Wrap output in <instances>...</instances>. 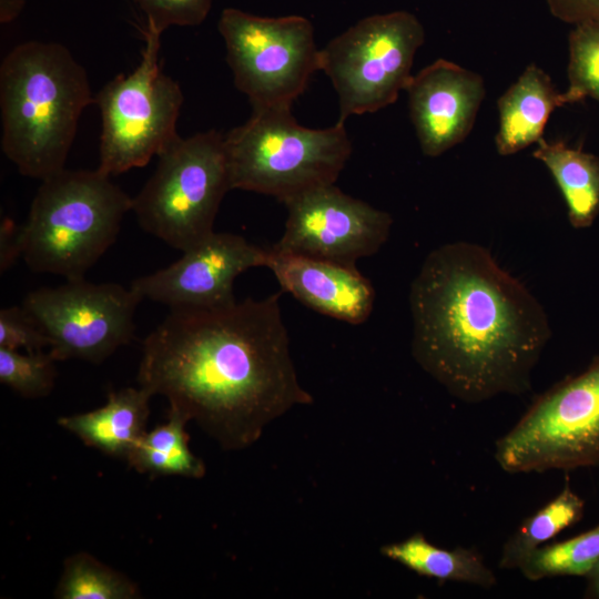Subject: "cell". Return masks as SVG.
I'll return each mask as SVG.
<instances>
[{
	"label": "cell",
	"instance_id": "6da1fadb",
	"mask_svg": "<svg viewBox=\"0 0 599 599\" xmlns=\"http://www.w3.org/2000/svg\"><path fill=\"white\" fill-rule=\"evenodd\" d=\"M136 378L225 450L252 446L270 423L314 400L296 374L280 293L171 309L144 338Z\"/></svg>",
	"mask_w": 599,
	"mask_h": 599
},
{
	"label": "cell",
	"instance_id": "7a4b0ae2",
	"mask_svg": "<svg viewBox=\"0 0 599 599\" xmlns=\"http://www.w3.org/2000/svg\"><path fill=\"white\" fill-rule=\"evenodd\" d=\"M412 353L457 399L520 395L550 338L537 298L481 245L433 250L409 292Z\"/></svg>",
	"mask_w": 599,
	"mask_h": 599
},
{
	"label": "cell",
	"instance_id": "3957f363",
	"mask_svg": "<svg viewBox=\"0 0 599 599\" xmlns=\"http://www.w3.org/2000/svg\"><path fill=\"white\" fill-rule=\"evenodd\" d=\"M94 103L85 69L57 42L26 41L0 65L1 149L20 174L63 169L83 110Z\"/></svg>",
	"mask_w": 599,
	"mask_h": 599
},
{
	"label": "cell",
	"instance_id": "277c9868",
	"mask_svg": "<svg viewBox=\"0 0 599 599\" xmlns=\"http://www.w3.org/2000/svg\"><path fill=\"white\" fill-rule=\"evenodd\" d=\"M132 200L98 169L44 179L20 226L21 257L35 273L84 278L118 237Z\"/></svg>",
	"mask_w": 599,
	"mask_h": 599
},
{
	"label": "cell",
	"instance_id": "5b68a950",
	"mask_svg": "<svg viewBox=\"0 0 599 599\" xmlns=\"http://www.w3.org/2000/svg\"><path fill=\"white\" fill-rule=\"evenodd\" d=\"M232 190L275 197L282 203L335 184L352 154L345 123L309 129L291 108L253 109L248 120L224 135Z\"/></svg>",
	"mask_w": 599,
	"mask_h": 599
},
{
	"label": "cell",
	"instance_id": "8992f818",
	"mask_svg": "<svg viewBox=\"0 0 599 599\" xmlns=\"http://www.w3.org/2000/svg\"><path fill=\"white\" fill-rule=\"evenodd\" d=\"M132 200L140 226L181 252L214 232L224 195L232 190L224 135L215 130L174 140Z\"/></svg>",
	"mask_w": 599,
	"mask_h": 599
},
{
	"label": "cell",
	"instance_id": "52a82bcc",
	"mask_svg": "<svg viewBox=\"0 0 599 599\" xmlns=\"http://www.w3.org/2000/svg\"><path fill=\"white\" fill-rule=\"evenodd\" d=\"M509 474L599 465V356L539 395L495 445Z\"/></svg>",
	"mask_w": 599,
	"mask_h": 599
},
{
	"label": "cell",
	"instance_id": "ba28073f",
	"mask_svg": "<svg viewBox=\"0 0 599 599\" xmlns=\"http://www.w3.org/2000/svg\"><path fill=\"white\" fill-rule=\"evenodd\" d=\"M141 61L118 74L94 97L102 120L98 170L111 176L146 165L180 135L176 122L184 97L159 64L161 34L141 30Z\"/></svg>",
	"mask_w": 599,
	"mask_h": 599
},
{
	"label": "cell",
	"instance_id": "9c48e42d",
	"mask_svg": "<svg viewBox=\"0 0 599 599\" xmlns=\"http://www.w3.org/2000/svg\"><path fill=\"white\" fill-rule=\"evenodd\" d=\"M425 30L408 11L376 13L357 21L319 50V70L338 95L339 118L373 113L405 91Z\"/></svg>",
	"mask_w": 599,
	"mask_h": 599
},
{
	"label": "cell",
	"instance_id": "30bf717a",
	"mask_svg": "<svg viewBox=\"0 0 599 599\" xmlns=\"http://www.w3.org/2000/svg\"><path fill=\"white\" fill-rule=\"evenodd\" d=\"M217 29L234 85L252 109L292 108L319 70L314 28L302 16L268 18L225 8Z\"/></svg>",
	"mask_w": 599,
	"mask_h": 599
},
{
	"label": "cell",
	"instance_id": "8fae6325",
	"mask_svg": "<svg viewBox=\"0 0 599 599\" xmlns=\"http://www.w3.org/2000/svg\"><path fill=\"white\" fill-rule=\"evenodd\" d=\"M141 301L131 287L80 278L31 291L21 305L47 335L57 362L101 363L133 338Z\"/></svg>",
	"mask_w": 599,
	"mask_h": 599
},
{
	"label": "cell",
	"instance_id": "7c38bea8",
	"mask_svg": "<svg viewBox=\"0 0 599 599\" xmlns=\"http://www.w3.org/2000/svg\"><path fill=\"white\" fill-rule=\"evenodd\" d=\"M281 238L271 246L296 254L356 265L388 240L389 213L345 194L335 184L309 190L285 203Z\"/></svg>",
	"mask_w": 599,
	"mask_h": 599
},
{
	"label": "cell",
	"instance_id": "4fadbf2b",
	"mask_svg": "<svg viewBox=\"0 0 599 599\" xmlns=\"http://www.w3.org/2000/svg\"><path fill=\"white\" fill-rule=\"evenodd\" d=\"M169 266L134 280L142 298L173 308L216 307L236 301L233 284L252 267L266 266L268 248L232 233L213 232Z\"/></svg>",
	"mask_w": 599,
	"mask_h": 599
},
{
	"label": "cell",
	"instance_id": "5bb4252c",
	"mask_svg": "<svg viewBox=\"0 0 599 599\" xmlns=\"http://www.w3.org/2000/svg\"><path fill=\"white\" fill-rule=\"evenodd\" d=\"M405 91L420 149L432 158L468 136L486 93L478 73L445 59L413 75Z\"/></svg>",
	"mask_w": 599,
	"mask_h": 599
},
{
	"label": "cell",
	"instance_id": "9a60e30c",
	"mask_svg": "<svg viewBox=\"0 0 599 599\" xmlns=\"http://www.w3.org/2000/svg\"><path fill=\"white\" fill-rule=\"evenodd\" d=\"M265 267L272 271L283 291L323 315L358 325L373 311L375 290L356 265L268 247Z\"/></svg>",
	"mask_w": 599,
	"mask_h": 599
},
{
	"label": "cell",
	"instance_id": "2e32d148",
	"mask_svg": "<svg viewBox=\"0 0 599 599\" xmlns=\"http://www.w3.org/2000/svg\"><path fill=\"white\" fill-rule=\"evenodd\" d=\"M566 104V93L557 91L541 68L529 64L497 101V152L507 156L537 143L554 110Z\"/></svg>",
	"mask_w": 599,
	"mask_h": 599
},
{
	"label": "cell",
	"instance_id": "e0dca14e",
	"mask_svg": "<svg viewBox=\"0 0 599 599\" xmlns=\"http://www.w3.org/2000/svg\"><path fill=\"white\" fill-rule=\"evenodd\" d=\"M151 397L140 386L112 390L103 406L60 417L58 424L85 445L125 458L146 432Z\"/></svg>",
	"mask_w": 599,
	"mask_h": 599
},
{
	"label": "cell",
	"instance_id": "ac0fdd59",
	"mask_svg": "<svg viewBox=\"0 0 599 599\" xmlns=\"http://www.w3.org/2000/svg\"><path fill=\"white\" fill-rule=\"evenodd\" d=\"M552 175L575 229L592 225L599 214V159L580 148L541 138L532 153Z\"/></svg>",
	"mask_w": 599,
	"mask_h": 599
},
{
	"label": "cell",
	"instance_id": "d6986e66",
	"mask_svg": "<svg viewBox=\"0 0 599 599\" xmlns=\"http://www.w3.org/2000/svg\"><path fill=\"white\" fill-rule=\"evenodd\" d=\"M380 554L415 573L439 581H457L485 589L497 583L483 556L471 548L445 549L430 544L422 532L380 547Z\"/></svg>",
	"mask_w": 599,
	"mask_h": 599
},
{
	"label": "cell",
	"instance_id": "ffe728a7",
	"mask_svg": "<svg viewBox=\"0 0 599 599\" xmlns=\"http://www.w3.org/2000/svg\"><path fill=\"white\" fill-rule=\"evenodd\" d=\"M190 420L169 409L167 419L144 435L125 457L139 473L154 476H181L199 479L205 475V465L189 447L185 426Z\"/></svg>",
	"mask_w": 599,
	"mask_h": 599
},
{
	"label": "cell",
	"instance_id": "44dd1931",
	"mask_svg": "<svg viewBox=\"0 0 599 599\" xmlns=\"http://www.w3.org/2000/svg\"><path fill=\"white\" fill-rule=\"evenodd\" d=\"M585 512V501L566 481L561 491L548 504L526 518L505 542L500 569H519L542 544L578 522Z\"/></svg>",
	"mask_w": 599,
	"mask_h": 599
},
{
	"label": "cell",
	"instance_id": "7402d4cb",
	"mask_svg": "<svg viewBox=\"0 0 599 599\" xmlns=\"http://www.w3.org/2000/svg\"><path fill=\"white\" fill-rule=\"evenodd\" d=\"M59 599H134L138 586L88 552L73 554L64 560L54 591Z\"/></svg>",
	"mask_w": 599,
	"mask_h": 599
},
{
	"label": "cell",
	"instance_id": "603a6c76",
	"mask_svg": "<svg viewBox=\"0 0 599 599\" xmlns=\"http://www.w3.org/2000/svg\"><path fill=\"white\" fill-rule=\"evenodd\" d=\"M599 561V525L570 539L541 546L519 570L531 581L562 576L587 577Z\"/></svg>",
	"mask_w": 599,
	"mask_h": 599
},
{
	"label": "cell",
	"instance_id": "cb8c5ba5",
	"mask_svg": "<svg viewBox=\"0 0 599 599\" xmlns=\"http://www.w3.org/2000/svg\"><path fill=\"white\" fill-rule=\"evenodd\" d=\"M569 103L592 98L599 102V23L576 24L568 39Z\"/></svg>",
	"mask_w": 599,
	"mask_h": 599
},
{
	"label": "cell",
	"instance_id": "d4e9b609",
	"mask_svg": "<svg viewBox=\"0 0 599 599\" xmlns=\"http://www.w3.org/2000/svg\"><path fill=\"white\" fill-rule=\"evenodd\" d=\"M55 362L49 352L0 347V382L26 398L44 397L54 386Z\"/></svg>",
	"mask_w": 599,
	"mask_h": 599
},
{
	"label": "cell",
	"instance_id": "484cf974",
	"mask_svg": "<svg viewBox=\"0 0 599 599\" xmlns=\"http://www.w3.org/2000/svg\"><path fill=\"white\" fill-rule=\"evenodd\" d=\"M146 17V29L162 34L172 26L194 27L207 17L212 0H134Z\"/></svg>",
	"mask_w": 599,
	"mask_h": 599
},
{
	"label": "cell",
	"instance_id": "4316f807",
	"mask_svg": "<svg viewBox=\"0 0 599 599\" xmlns=\"http://www.w3.org/2000/svg\"><path fill=\"white\" fill-rule=\"evenodd\" d=\"M49 346L47 335L22 305L0 311V347L16 351L23 348L33 353Z\"/></svg>",
	"mask_w": 599,
	"mask_h": 599
},
{
	"label": "cell",
	"instance_id": "83f0119b",
	"mask_svg": "<svg viewBox=\"0 0 599 599\" xmlns=\"http://www.w3.org/2000/svg\"><path fill=\"white\" fill-rule=\"evenodd\" d=\"M550 13L562 22L599 23V0H546Z\"/></svg>",
	"mask_w": 599,
	"mask_h": 599
},
{
	"label": "cell",
	"instance_id": "f1b7e54d",
	"mask_svg": "<svg viewBox=\"0 0 599 599\" xmlns=\"http://www.w3.org/2000/svg\"><path fill=\"white\" fill-rule=\"evenodd\" d=\"M0 236V267L3 273L18 257H21L20 226H17L12 220L4 219L1 223Z\"/></svg>",
	"mask_w": 599,
	"mask_h": 599
},
{
	"label": "cell",
	"instance_id": "f546056e",
	"mask_svg": "<svg viewBox=\"0 0 599 599\" xmlns=\"http://www.w3.org/2000/svg\"><path fill=\"white\" fill-rule=\"evenodd\" d=\"M26 0H0V22L9 23L22 12Z\"/></svg>",
	"mask_w": 599,
	"mask_h": 599
},
{
	"label": "cell",
	"instance_id": "4dcf8cb0",
	"mask_svg": "<svg viewBox=\"0 0 599 599\" xmlns=\"http://www.w3.org/2000/svg\"><path fill=\"white\" fill-rule=\"evenodd\" d=\"M586 596L599 599V561L587 576Z\"/></svg>",
	"mask_w": 599,
	"mask_h": 599
}]
</instances>
